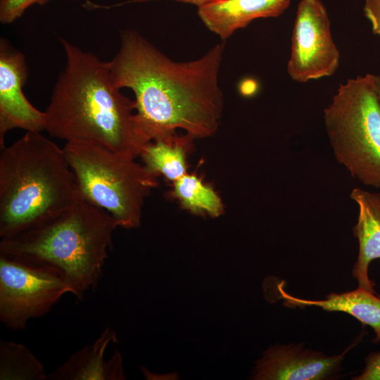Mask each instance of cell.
Segmentation results:
<instances>
[{"label":"cell","instance_id":"obj_1","mask_svg":"<svg viewBox=\"0 0 380 380\" xmlns=\"http://www.w3.org/2000/svg\"><path fill=\"white\" fill-rule=\"evenodd\" d=\"M224 49L222 42L198 60L178 63L137 31L121 32L119 50L108 63L115 86L134 93V121L144 147L177 129L192 139L216 132L223 110L218 75Z\"/></svg>","mask_w":380,"mask_h":380},{"label":"cell","instance_id":"obj_2","mask_svg":"<svg viewBox=\"0 0 380 380\" xmlns=\"http://www.w3.org/2000/svg\"><path fill=\"white\" fill-rule=\"evenodd\" d=\"M66 64L44 111L45 130L68 141L140 155L143 146L134 121V101L113 84L109 63L61 39Z\"/></svg>","mask_w":380,"mask_h":380},{"label":"cell","instance_id":"obj_3","mask_svg":"<svg viewBox=\"0 0 380 380\" xmlns=\"http://www.w3.org/2000/svg\"><path fill=\"white\" fill-rule=\"evenodd\" d=\"M0 237L7 239L58 215L77 186L63 148L41 132H26L1 148Z\"/></svg>","mask_w":380,"mask_h":380},{"label":"cell","instance_id":"obj_4","mask_svg":"<svg viewBox=\"0 0 380 380\" xmlns=\"http://www.w3.org/2000/svg\"><path fill=\"white\" fill-rule=\"evenodd\" d=\"M116 227L106 210L77 191L72 204L58 215L16 236L1 239L0 253L54 269L82 300L99 285Z\"/></svg>","mask_w":380,"mask_h":380},{"label":"cell","instance_id":"obj_5","mask_svg":"<svg viewBox=\"0 0 380 380\" xmlns=\"http://www.w3.org/2000/svg\"><path fill=\"white\" fill-rule=\"evenodd\" d=\"M63 149L78 192L106 210L117 227H138L145 199L158 184L157 176L129 153L82 141L65 142Z\"/></svg>","mask_w":380,"mask_h":380},{"label":"cell","instance_id":"obj_6","mask_svg":"<svg viewBox=\"0 0 380 380\" xmlns=\"http://www.w3.org/2000/svg\"><path fill=\"white\" fill-rule=\"evenodd\" d=\"M324 122L336 160L363 184L380 189V101L371 74L339 85Z\"/></svg>","mask_w":380,"mask_h":380},{"label":"cell","instance_id":"obj_7","mask_svg":"<svg viewBox=\"0 0 380 380\" xmlns=\"http://www.w3.org/2000/svg\"><path fill=\"white\" fill-rule=\"evenodd\" d=\"M66 293L73 290L54 269L0 253V320L8 328L25 329Z\"/></svg>","mask_w":380,"mask_h":380},{"label":"cell","instance_id":"obj_8","mask_svg":"<svg viewBox=\"0 0 380 380\" xmlns=\"http://www.w3.org/2000/svg\"><path fill=\"white\" fill-rule=\"evenodd\" d=\"M340 53L331 32L327 11L320 0H300L293 25L286 71L298 83L332 76Z\"/></svg>","mask_w":380,"mask_h":380},{"label":"cell","instance_id":"obj_9","mask_svg":"<svg viewBox=\"0 0 380 380\" xmlns=\"http://www.w3.org/2000/svg\"><path fill=\"white\" fill-rule=\"evenodd\" d=\"M27 77L26 59L21 52L1 38L0 41V146L13 129L26 132L45 130V113L26 98L23 87Z\"/></svg>","mask_w":380,"mask_h":380},{"label":"cell","instance_id":"obj_10","mask_svg":"<svg viewBox=\"0 0 380 380\" xmlns=\"http://www.w3.org/2000/svg\"><path fill=\"white\" fill-rule=\"evenodd\" d=\"M355 342L340 354L327 355L303 343L277 345L257 362L253 379L261 380H325L336 379L342 362Z\"/></svg>","mask_w":380,"mask_h":380},{"label":"cell","instance_id":"obj_11","mask_svg":"<svg viewBox=\"0 0 380 380\" xmlns=\"http://www.w3.org/2000/svg\"><path fill=\"white\" fill-rule=\"evenodd\" d=\"M117 341L116 332L107 327L91 343L72 353L65 362L48 374L47 380H122L125 379L120 353L108 359L105 353Z\"/></svg>","mask_w":380,"mask_h":380},{"label":"cell","instance_id":"obj_12","mask_svg":"<svg viewBox=\"0 0 380 380\" xmlns=\"http://www.w3.org/2000/svg\"><path fill=\"white\" fill-rule=\"evenodd\" d=\"M291 0H210L198 7L204 25L222 39L258 18L281 15Z\"/></svg>","mask_w":380,"mask_h":380},{"label":"cell","instance_id":"obj_13","mask_svg":"<svg viewBox=\"0 0 380 380\" xmlns=\"http://www.w3.org/2000/svg\"><path fill=\"white\" fill-rule=\"evenodd\" d=\"M350 198L359 209L357 222L353 229L359 243L353 275L358 287L375 293L374 283L368 276V267L372 260L380 259V193L354 188Z\"/></svg>","mask_w":380,"mask_h":380},{"label":"cell","instance_id":"obj_14","mask_svg":"<svg viewBox=\"0 0 380 380\" xmlns=\"http://www.w3.org/2000/svg\"><path fill=\"white\" fill-rule=\"evenodd\" d=\"M278 290L287 307L315 306L326 311L348 313L371 327L375 333L374 342L380 341V298L375 293L358 287L342 293H331L324 300H308L290 295L280 285Z\"/></svg>","mask_w":380,"mask_h":380},{"label":"cell","instance_id":"obj_15","mask_svg":"<svg viewBox=\"0 0 380 380\" xmlns=\"http://www.w3.org/2000/svg\"><path fill=\"white\" fill-rule=\"evenodd\" d=\"M191 139L187 134L179 137L175 133L148 142L139 155L144 167L156 176L163 175L175 182L186 174V151Z\"/></svg>","mask_w":380,"mask_h":380},{"label":"cell","instance_id":"obj_16","mask_svg":"<svg viewBox=\"0 0 380 380\" xmlns=\"http://www.w3.org/2000/svg\"><path fill=\"white\" fill-rule=\"evenodd\" d=\"M44 366L25 345L0 341V380H47Z\"/></svg>","mask_w":380,"mask_h":380},{"label":"cell","instance_id":"obj_17","mask_svg":"<svg viewBox=\"0 0 380 380\" xmlns=\"http://www.w3.org/2000/svg\"><path fill=\"white\" fill-rule=\"evenodd\" d=\"M175 194L182 205L195 214L213 217L222 214L223 204L217 194L194 175L186 174L174 182Z\"/></svg>","mask_w":380,"mask_h":380},{"label":"cell","instance_id":"obj_18","mask_svg":"<svg viewBox=\"0 0 380 380\" xmlns=\"http://www.w3.org/2000/svg\"><path fill=\"white\" fill-rule=\"evenodd\" d=\"M49 0H0V21L8 24L21 17L30 6L43 4Z\"/></svg>","mask_w":380,"mask_h":380},{"label":"cell","instance_id":"obj_19","mask_svg":"<svg viewBox=\"0 0 380 380\" xmlns=\"http://www.w3.org/2000/svg\"><path fill=\"white\" fill-rule=\"evenodd\" d=\"M354 380H380V352L372 353L365 359L362 372Z\"/></svg>","mask_w":380,"mask_h":380},{"label":"cell","instance_id":"obj_20","mask_svg":"<svg viewBox=\"0 0 380 380\" xmlns=\"http://www.w3.org/2000/svg\"><path fill=\"white\" fill-rule=\"evenodd\" d=\"M363 10L372 32L380 39V0H364Z\"/></svg>","mask_w":380,"mask_h":380},{"label":"cell","instance_id":"obj_21","mask_svg":"<svg viewBox=\"0 0 380 380\" xmlns=\"http://www.w3.org/2000/svg\"><path fill=\"white\" fill-rule=\"evenodd\" d=\"M150 1H155V0H129L128 2L129 3H143V2H147ZM181 2L191 4L194 5H196L197 7L203 5V4L209 1L210 0H175Z\"/></svg>","mask_w":380,"mask_h":380},{"label":"cell","instance_id":"obj_22","mask_svg":"<svg viewBox=\"0 0 380 380\" xmlns=\"http://www.w3.org/2000/svg\"><path fill=\"white\" fill-rule=\"evenodd\" d=\"M374 88L380 101V75L371 74Z\"/></svg>","mask_w":380,"mask_h":380}]
</instances>
